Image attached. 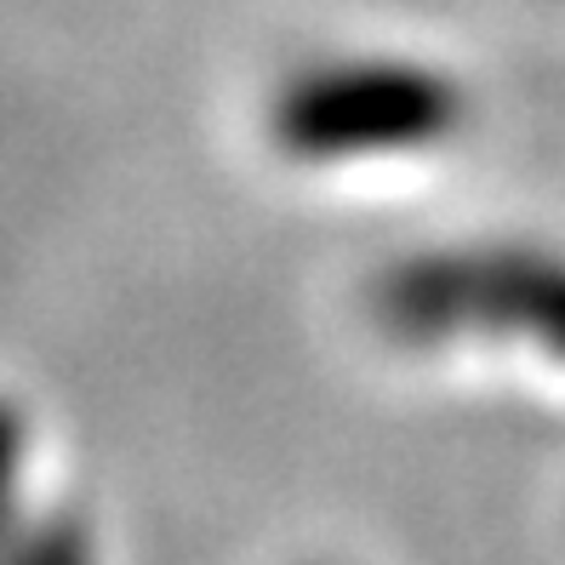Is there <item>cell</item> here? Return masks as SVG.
<instances>
[{
    "mask_svg": "<svg viewBox=\"0 0 565 565\" xmlns=\"http://www.w3.org/2000/svg\"><path fill=\"white\" fill-rule=\"evenodd\" d=\"M18 469H23V435H18V417L0 412V525H7V514H12Z\"/></svg>",
    "mask_w": 565,
    "mask_h": 565,
    "instance_id": "cell-4",
    "label": "cell"
},
{
    "mask_svg": "<svg viewBox=\"0 0 565 565\" xmlns=\"http://www.w3.org/2000/svg\"><path fill=\"white\" fill-rule=\"evenodd\" d=\"M462 120H469L462 81L394 52L303 63L269 97V143L297 166L417 160L446 149Z\"/></svg>",
    "mask_w": 565,
    "mask_h": 565,
    "instance_id": "cell-1",
    "label": "cell"
},
{
    "mask_svg": "<svg viewBox=\"0 0 565 565\" xmlns=\"http://www.w3.org/2000/svg\"><path fill=\"white\" fill-rule=\"evenodd\" d=\"M401 343H525L565 365V246L486 241L401 257L372 291Z\"/></svg>",
    "mask_w": 565,
    "mask_h": 565,
    "instance_id": "cell-2",
    "label": "cell"
},
{
    "mask_svg": "<svg viewBox=\"0 0 565 565\" xmlns=\"http://www.w3.org/2000/svg\"><path fill=\"white\" fill-rule=\"evenodd\" d=\"M0 565H92V543L70 520H46L18 543H0Z\"/></svg>",
    "mask_w": 565,
    "mask_h": 565,
    "instance_id": "cell-3",
    "label": "cell"
}]
</instances>
